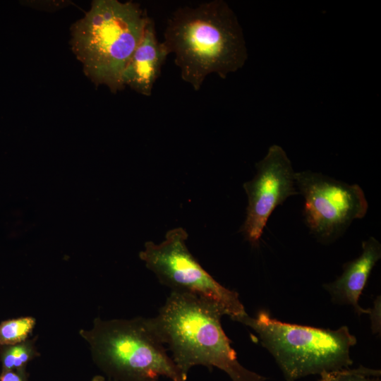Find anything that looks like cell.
I'll return each instance as SVG.
<instances>
[{
  "mask_svg": "<svg viewBox=\"0 0 381 381\" xmlns=\"http://www.w3.org/2000/svg\"><path fill=\"white\" fill-rule=\"evenodd\" d=\"M164 36L181 79L195 91L210 74L225 79L248 59L241 26L222 0L178 8L168 18Z\"/></svg>",
  "mask_w": 381,
  "mask_h": 381,
  "instance_id": "obj_1",
  "label": "cell"
},
{
  "mask_svg": "<svg viewBox=\"0 0 381 381\" xmlns=\"http://www.w3.org/2000/svg\"><path fill=\"white\" fill-rule=\"evenodd\" d=\"M216 303L195 295L171 291L152 318L171 357L187 380L194 366L217 368L231 381H265L267 378L243 366L226 335Z\"/></svg>",
  "mask_w": 381,
  "mask_h": 381,
  "instance_id": "obj_2",
  "label": "cell"
},
{
  "mask_svg": "<svg viewBox=\"0 0 381 381\" xmlns=\"http://www.w3.org/2000/svg\"><path fill=\"white\" fill-rule=\"evenodd\" d=\"M149 18L133 1L95 0L72 25L71 49L92 83L106 85L113 93L124 88L123 71Z\"/></svg>",
  "mask_w": 381,
  "mask_h": 381,
  "instance_id": "obj_3",
  "label": "cell"
},
{
  "mask_svg": "<svg viewBox=\"0 0 381 381\" xmlns=\"http://www.w3.org/2000/svg\"><path fill=\"white\" fill-rule=\"evenodd\" d=\"M79 334L89 344L93 362L114 381L186 380L162 340L152 318L102 320Z\"/></svg>",
  "mask_w": 381,
  "mask_h": 381,
  "instance_id": "obj_4",
  "label": "cell"
},
{
  "mask_svg": "<svg viewBox=\"0 0 381 381\" xmlns=\"http://www.w3.org/2000/svg\"><path fill=\"white\" fill-rule=\"evenodd\" d=\"M274 358L286 381L348 368L353 364L350 349L357 340L347 326L337 329L290 324L273 318L265 310L255 317L238 318Z\"/></svg>",
  "mask_w": 381,
  "mask_h": 381,
  "instance_id": "obj_5",
  "label": "cell"
},
{
  "mask_svg": "<svg viewBox=\"0 0 381 381\" xmlns=\"http://www.w3.org/2000/svg\"><path fill=\"white\" fill-rule=\"evenodd\" d=\"M187 239L183 228L170 229L161 243L146 242L139 257L171 291L193 294L214 303L234 321L245 315L238 294L222 286L200 265L189 251Z\"/></svg>",
  "mask_w": 381,
  "mask_h": 381,
  "instance_id": "obj_6",
  "label": "cell"
},
{
  "mask_svg": "<svg viewBox=\"0 0 381 381\" xmlns=\"http://www.w3.org/2000/svg\"><path fill=\"white\" fill-rule=\"evenodd\" d=\"M295 181L304 198L305 224L321 243L337 240L354 220L363 218L368 212L367 199L358 184L312 171L296 172Z\"/></svg>",
  "mask_w": 381,
  "mask_h": 381,
  "instance_id": "obj_7",
  "label": "cell"
},
{
  "mask_svg": "<svg viewBox=\"0 0 381 381\" xmlns=\"http://www.w3.org/2000/svg\"><path fill=\"white\" fill-rule=\"evenodd\" d=\"M254 177L245 182L248 198L246 219L240 231L253 246L258 245L273 211L289 197L298 193L295 171L284 149L272 145L255 164Z\"/></svg>",
  "mask_w": 381,
  "mask_h": 381,
  "instance_id": "obj_8",
  "label": "cell"
},
{
  "mask_svg": "<svg viewBox=\"0 0 381 381\" xmlns=\"http://www.w3.org/2000/svg\"><path fill=\"white\" fill-rule=\"evenodd\" d=\"M380 258V243L373 236L363 241L360 255L345 262L341 274L334 281L322 285L332 302L352 306L358 316L369 314L370 309L362 308L358 300L374 266Z\"/></svg>",
  "mask_w": 381,
  "mask_h": 381,
  "instance_id": "obj_9",
  "label": "cell"
},
{
  "mask_svg": "<svg viewBox=\"0 0 381 381\" xmlns=\"http://www.w3.org/2000/svg\"><path fill=\"white\" fill-rule=\"evenodd\" d=\"M169 54L165 44L158 40L153 20L149 18L141 40L123 71L124 87L128 85L138 94L150 96Z\"/></svg>",
  "mask_w": 381,
  "mask_h": 381,
  "instance_id": "obj_10",
  "label": "cell"
},
{
  "mask_svg": "<svg viewBox=\"0 0 381 381\" xmlns=\"http://www.w3.org/2000/svg\"><path fill=\"white\" fill-rule=\"evenodd\" d=\"M37 337L11 346H4L0 351L2 371L26 369L29 362L40 356L36 341Z\"/></svg>",
  "mask_w": 381,
  "mask_h": 381,
  "instance_id": "obj_11",
  "label": "cell"
},
{
  "mask_svg": "<svg viewBox=\"0 0 381 381\" xmlns=\"http://www.w3.org/2000/svg\"><path fill=\"white\" fill-rule=\"evenodd\" d=\"M32 316L10 319L0 323V346H11L28 339L35 327Z\"/></svg>",
  "mask_w": 381,
  "mask_h": 381,
  "instance_id": "obj_12",
  "label": "cell"
},
{
  "mask_svg": "<svg viewBox=\"0 0 381 381\" xmlns=\"http://www.w3.org/2000/svg\"><path fill=\"white\" fill-rule=\"evenodd\" d=\"M317 381H381V371L360 365L322 373Z\"/></svg>",
  "mask_w": 381,
  "mask_h": 381,
  "instance_id": "obj_13",
  "label": "cell"
},
{
  "mask_svg": "<svg viewBox=\"0 0 381 381\" xmlns=\"http://www.w3.org/2000/svg\"><path fill=\"white\" fill-rule=\"evenodd\" d=\"M380 296L376 298L373 307L370 309L371 329L373 334L380 332Z\"/></svg>",
  "mask_w": 381,
  "mask_h": 381,
  "instance_id": "obj_14",
  "label": "cell"
},
{
  "mask_svg": "<svg viewBox=\"0 0 381 381\" xmlns=\"http://www.w3.org/2000/svg\"><path fill=\"white\" fill-rule=\"evenodd\" d=\"M0 381H28V374L26 369L2 371Z\"/></svg>",
  "mask_w": 381,
  "mask_h": 381,
  "instance_id": "obj_15",
  "label": "cell"
},
{
  "mask_svg": "<svg viewBox=\"0 0 381 381\" xmlns=\"http://www.w3.org/2000/svg\"><path fill=\"white\" fill-rule=\"evenodd\" d=\"M90 381H114V380L108 379L107 377H104L103 375H97L94 376L91 379Z\"/></svg>",
  "mask_w": 381,
  "mask_h": 381,
  "instance_id": "obj_16",
  "label": "cell"
}]
</instances>
